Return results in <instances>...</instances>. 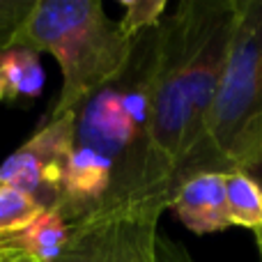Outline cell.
<instances>
[{"instance_id": "1", "label": "cell", "mask_w": 262, "mask_h": 262, "mask_svg": "<svg viewBox=\"0 0 262 262\" xmlns=\"http://www.w3.org/2000/svg\"><path fill=\"white\" fill-rule=\"evenodd\" d=\"M134 41L104 12L99 0H35L7 46H26L58 60L62 88L55 115L76 113L90 97L127 74Z\"/></svg>"}, {"instance_id": "2", "label": "cell", "mask_w": 262, "mask_h": 262, "mask_svg": "<svg viewBox=\"0 0 262 262\" xmlns=\"http://www.w3.org/2000/svg\"><path fill=\"white\" fill-rule=\"evenodd\" d=\"M262 159V0L235 7L226 69L198 149L180 166L175 189L198 172H249Z\"/></svg>"}, {"instance_id": "3", "label": "cell", "mask_w": 262, "mask_h": 262, "mask_svg": "<svg viewBox=\"0 0 262 262\" xmlns=\"http://www.w3.org/2000/svg\"><path fill=\"white\" fill-rule=\"evenodd\" d=\"M186 64V12L180 5L154 32L147 72L140 78L147 97V186L170 195L184 159L189 124Z\"/></svg>"}, {"instance_id": "4", "label": "cell", "mask_w": 262, "mask_h": 262, "mask_svg": "<svg viewBox=\"0 0 262 262\" xmlns=\"http://www.w3.org/2000/svg\"><path fill=\"white\" fill-rule=\"evenodd\" d=\"M170 193L111 198L69 223V242L55 262H159V216Z\"/></svg>"}, {"instance_id": "5", "label": "cell", "mask_w": 262, "mask_h": 262, "mask_svg": "<svg viewBox=\"0 0 262 262\" xmlns=\"http://www.w3.org/2000/svg\"><path fill=\"white\" fill-rule=\"evenodd\" d=\"M186 12V92H189V124H186L184 159L198 149L205 136L207 118L226 69L228 51L235 28L237 3H182Z\"/></svg>"}, {"instance_id": "6", "label": "cell", "mask_w": 262, "mask_h": 262, "mask_svg": "<svg viewBox=\"0 0 262 262\" xmlns=\"http://www.w3.org/2000/svg\"><path fill=\"white\" fill-rule=\"evenodd\" d=\"M76 149V113L55 115L0 163V184L32 195L44 209L60 200L62 177Z\"/></svg>"}, {"instance_id": "7", "label": "cell", "mask_w": 262, "mask_h": 262, "mask_svg": "<svg viewBox=\"0 0 262 262\" xmlns=\"http://www.w3.org/2000/svg\"><path fill=\"white\" fill-rule=\"evenodd\" d=\"M115 182V168L106 157L88 147L72 152L64 168L62 191L55 209H60L67 223L81 219L83 214L97 209L108 200Z\"/></svg>"}, {"instance_id": "8", "label": "cell", "mask_w": 262, "mask_h": 262, "mask_svg": "<svg viewBox=\"0 0 262 262\" xmlns=\"http://www.w3.org/2000/svg\"><path fill=\"white\" fill-rule=\"evenodd\" d=\"M170 209L182 226L195 235L226 230L232 226L226 200V175L223 172H198L175 189Z\"/></svg>"}, {"instance_id": "9", "label": "cell", "mask_w": 262, "mask_h": 262, "mask_svg": "<svg viewBox=\"0 0 262 262\" xmlns=\"http://www.w3.org/2000/svg\"><path fill=\"white\" fill-rule=\"evenodd\" d=\"M21 249L37 262H55L69 242V223L60 209H44L30 226L16 232Z\"/></svg>"}, {"instance_id": "10", "label": "cell", "mask_w": 262, "mask_h": 262, "mask_svg": "<svg viewBox=\"0 0 262 262\" xmlns=\"http://www.w3.org/2000/svg\"><path fill=\"white\" fill-rule=\"evenodd\" d=\"M0 72L9 85V99L37 97L44 88V67L39 53L26 46H5L0 49Z\"/></svg>"}, {"instance_id": "11", "label": "cell", "mask_w": 262, "mask_h": 262, "mask_svg": "<svg viewBox=\"0 0 262 262\" xmlns=\"http://www.w3.org/2000/svg\"><path fill=\"white\" fill-rule=\"evenodd\" d=\"M226 175V200L232 226L260 230L262 228V186L249 172L232 170Z\"/></svg>"}, {"instance_id": "12", "label": "cell", "mask_w": 262, "mask_h": 262, "mask_svg": "<svg viewBox=\"0 0 262 262\" xmlns=\"http://www.w3.org/2000/svg\"><path fill=\"white\" fill-rule=\"evenodd\" d=\"M44 212L32 195L14 189V186L0 184V235H14L30 226L39 214Z\"/></svg>"}, {"instance_id": "13", "label": "cell", "mask_w": 262, "mask_h": 262, "mask_svg": "<svg viewBox=\"0 0 262 262\" xmlns=\"http://www.w3.org/2000/svg\"><path fill=\"white\" fill-rule=\"evenodd\" d=\"M122 18L118 21L120 30L127 37L136 39L143 30L161 26L163 12L168 9L166 0H122Z\"/></svg>"}, {"instance_id": "14", "label": "cell", "mask_w": 262, "mask_h": 262, "mask_svg": "<svg viewBox=\"0 0 262 262\" xmlns=\"http://www.w3.org/2000/svg\"><path fill=\"white\" fill-rule=\"evenodd\" d=\"M35 0H0V49H5L9 37L30 14Z\"/></svg>"}, {"instance_id": "15", "label": "cell", "mask_w": 262, "mask_h": 262, "mask_svg": "<svg viewBox=\"0 0 262 262\" xmlns=\"http://www.w3.org/2000/svg\"><path fill=\"white\" fill-rule=\"evenodd\" d=\"M157 253H159V262H195L182 244L166 239L161 235L157 237Z\"/></svg>"}, {"instance_id": "16", "label": "cell", "mask_w": 262, "mask_h": 262, "mask_svg": "<svg viewBox=\"0 0 262 262\" xmlns=\"http://www.w3.org/2000/svg\"><path fill=\"white\" fill-rule=\"evenodd\" d=\"M0 262H37V260H32L21 249L16 232H14V235H0Z\"/></svg>"}, {"instance_id": "17", "label": "cell", "mask_w": 262, "mask_h": 262, "mask_svg": "<svg viewBox=\"0 0 262 262\" xmlns=\"http://www.w3.org/2000/svg\"><path fill=\"white\" fill-rule=\"evenodd\" d=\"M9 99V85H7V78H5V74L0 72V101Z\"/></svg>"}, {"instance_id": "18", "label": "cell", "mask_w": 262, "mask_h": 262, "mask_svg": "<svg viewBox=\"0 0 262 262\" xmlns=\"http://www.w3.org/2000/svg\"><path fill=\"white\" fill-rule=\"evenodd\" d=\"M249 175H251V177H255V180H258V184L262 186V159H260L258 163H255L253 168H251V170H249Z\"/></svg>"}, {"instance_id": "19", "label": "cell", "mask_w": 262, "mask_h": 262, "mask_svg": "<svg viewBox=\"0 0 262 262\" xmlns=\"http://www.w3.org/2000/svg\"><path fill=\"white\" fill-rule=\"evenodd\" d=\"M253 235H255V244H258V251H260V262H262V228H260V230H255Z\"/></svg>"}]
</instances>
